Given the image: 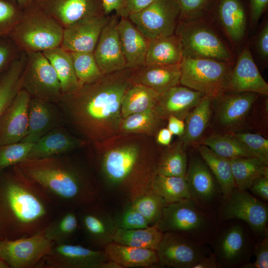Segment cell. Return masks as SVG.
Returning <instances> with one entry per match:
<instances>
[{"label": "cell", "mask_w": 268, "mask_h": 268, "mask_svg": "<svg viewBox=\"0 0 268 268\" xmlns=\"http://www.w3.org/2000/svg\"><path fill=\"white\" fill-rule=\"evenodd\" d=\"M106 188L129 202L150 190L161 150L154 136L117 134L94 144Z\"/></svg>", "instance_id": "6da1fadb"}, {"label": "cell", "mask_w": 268, "mask_h": 268, "mask_svg": "<svg viewBox=\"0 0 268 268\" xmlns=\"http://www.w3.org/2000/svg\"><path fill=\"white\" fill-rule=\"evenodd\" d=\"M132 70L126 68L104 75L63 95L58 104L64 116L88 142L94 144L117 134L122 119V98L132 85Z\"/></svg>", "instance_id": "7a4b0ae2"}, {"label": "cell", "mask_w": 268, "mask_h": 268, "mask_svg": "<svg viewBox=\"0 0 268 268\" xmlns=\"http://www.w3.org/2000/svg\"><path fill=\"white\" fill-rule=\"evenodd\" d=\"M58 206L33 181L12 166L0 171V240L29 237L42 231Z\"/></svg>", "instance_id": "3957f363"}, {"label": "cell", "mask_w": 268, "mask_h": 268, "mask_svg": "<svg viewBox=\"0 0 268 268\" xmlns=\"http://www.w3.org/2000/svg\"><path fill=\"white\" fill-rule=\"evenodd\" d=\"M58 206L75 209L93 203L98 190L91 178L68 159L59 156L27 159L15 165Z\"/></svg>", "instance_id": "277c9868"}, {"label": "cell", "mask_w": 268, "mask_h": 268, "mask_svg": "<svg viewBox=\"0 0 268 268\" xmlns=\"http://www.w3.org/2000/svg\"><path fill=\"white\" fill-rule=\"evenodd\" d=\"M160 231L179 233L203 244H209L218 227L215 214L206 212L190 199L167 203L154 225Z\"/></svg>", "instance_id": "5b68a950"}, {"label": "cell", "mask_w": 268, "mask_h": 268, "mask_svg": "<svg viewBox=\"0 0 268 268\" xmlns=\"http://www.w3.org/2000/svg\"><path fill=\"white\" fill-rule=\"evenodd\" d=\"M64 28L39 9L23 13L8 37L22 52H44L60 47Z\"/></svg>", "instance_id": "8992f818"}, {"label": "cell", "mask_w": 268, "mask_h": 268, "mask_svg": "<svg viewBox=\"0 0 268 268\" xmlns=\"http://www.w3.org/2000/svg\"><path fill=\"white\" fill-rule=\"evenodd\" d=\"M228 62L183 57L180 83L212 100L218 98L226 91L231 70Z\"/></svg>", "instance_id": "52a82bcc"}, {"label": "cell", "mask_w": 268, "mask_h": 268, "mask_svg": "<svg viewBox=\"0 0 268 268\" xmlns=\"http://www.w3.org/2000/svg\"><path fill=\"white\" fill-rule=\"evenodd\" d=\"M209 244L221 268H242L249 262L254 246L248 227L237 219L219 224Z\"/></svg>", "instance_id": "ba28073f"}, {"label": "cell", "mask_w": 268, "mask_h": 268, "mask_svg": "<svg viewBox=\"0 0 268 268\" xmlns=\"http://www.w3.org/2000/svg\"><path fill=\"white\" fill-rule=\"evenodd\" d=\"M216 217L218 224L229 219L240 220L247 224L256 236H268V204L246 190L235 187L229 197L223 200Z\"/></svg>", "instance_id": "9c48e42d"}, {"label": "cell", "mask_w": 268, "mask_h": 268, "mask_svg": "<svg viewBox=\"0 0 268 268\" xmlns=\"http://www.w3.org/2000/svg\"><path fill=\"white\" fill-rule=\"evenodd\" d=\"M21 89L31 97L58 104L63 92L58 75L42 52L26 53Z\"/></svg>", "instance_id": "30bf717a"}, {"label": "cell", "mask_w": 268, "mask_h": 268, "mask_svg": "<svg viewBox=\"0 0 268 268\" xmlns=\"http://www.w3.org/2000/svg\"><path fill=\"white\" fill-rule=\"evenodd\" d=\"M175 34L180 38L183 57L229 61L232 55L223 42L210 29L194 20L180 21Z\"/></svg>", "instance_id": "8fae6325"}, {"label": "cell", "mask_w": 268, "mask_h": 268, "mask_svg": "<svg viewBox=\"0 0 268 268\" xmlns=\"http://www.w3.org/2000/svg\"><path fill=\"white\" fill-rule=\"evenodd\" d=\"M185 178L190 200L202 210L216 215L223 201L221 188L201 157L190 160Z\"/></svg>", "instance_id": "7c38bea8"}, {"label": "cell", "mask_w": 268, "mask_h": 268, "mask_svg": "<svg viewBox=\"0 0 268 268\" xmlns=\"http://www.w3.org/2000/svg\"><path fill=\"white\" fill-rule=\"evenodd\" d=\"M180 9L176 0H155L148 7L128 18L148 40L174 34Z\"/></svg>", "instance_id": "4fadbf2b"}, {"label": "cell", "mask_w": 268, "mask_h": 268, "mask_svg": "<svg viewBox=\"0 0 268 268\" xmlns=\"http://www.w3.org/2000/svg\"><path fill=\"white\" fill-rule=\"evenodd\" d=\"M212 251L179 233L166 232L156 250L160 266L175 268H192Z\"/></svg>", "instance_id": "5bb4252c"}, {"label": "cell", "mask_w": 268, "mask_h": 268, "mask_svg": "<svg viewBox=\"0 0 268 268\" xmlns=\"http://www.w3.org/2000/svg\"><path fill=\"white\" fill-rule=\"evenodd\" d=\"M54 244L43 230L29 237L0 240V256L9 268H36Z\"/></svg>", "instance_id": "9a60e30c"}, {"label": "cell", "mask_w": 268, "mask_h": 268, "mask_svg": "<svg viewBox=\"0 0 268 268\" xmlns=\"http://www.w3.org/2000/svg\"><path fill=\"white\" fill-rule=\"evenodd\" d=\"M107 260L104 250L69 243L54 244L36 268H98Z\"/></svg>", "instance_id": "2e32d148"}, {"label": "cell", "mask_w": 268, "mask_h": 268, "mask_svg": "<svg viewBox=\"0 0 268 268\" xmlns=\"http://www.w3.org/2000/svg\"><path fill=\"white\" fill-rule=\"evenodd\" d=\"M34 2L64 29L81 19L105 14L101 0H35Z\"/></svg>", "instance_id": "e0dca14e"}, {"label": "cell", "mask_w": 268, "mask_h": 268, "mask_svg": "<svg viewBox=\"0 0 268 268\" xmlns=\"http://www.w3.org/2000/svg\"><path fill=\"white\" fill-rule=\"evenodd\" d=\"M110 18L105 14L87 17L64 28L61 47L69 52H93Z\"/></svg>", "instance_id": "ac0fdd59"}, {"label": "cell", "mask_w": 268, "mask_h": 268, "mask_svg": "<svg viewBox=\"0 0 268 268\" xmlns=\"http://www.w3.org/2000/svg\"><path fill=\"white\" fill-rule=\"evenodd\" d=\"M118 16L116 14L110 17L93 51L97 64L104 75L127 68L118 30Z\"/></svg>", "instance_id": "d6986e66"}, {"label": "cell", "mask_w": 268, "mask_h": 268, "mask_svg": "<svg viewBox=\"0 0 268 268\" xmlns=\"http://www.w3.org/2000/svg\"><path fill=\"white\" fill-rule=\"evenodd\" d=\"M77 214L80 229L91 244L104 248L113 242L118 228L114 216L94 203L79 208Z\"/></svg>", "instance_id": "ffe728a7"}, {"label": "cell", "mask_w": 268, "mask_h": 268, "mask_svg": "<svg viewBox=\"0 0 268 268\" xmlns=\"http://www.w3.org/2000/svg\"><path fill=\"white\" fill-rule=\"evenodd\" d=\"M30 95L20 89L0 118V145L21 141L28 130Z\"/></svg>", "instance_id": "44dd1931"}, {"label": "cell", "mask_w": 268, "mask_h": 268, "mask_svg": "<svg viewBox=\"0 0 268 268\" xmlns=\"http://www.w3.org/2000/svg\"><path fill=\"white\" fill-rule=\"evenodd\" d=\"M226 90L268 94V84L260 73L248 45L244 47L234 67L231 70Z\"/></svg>", "instance_id": "7402d4cb"}, {"label": "cell", "mask_w": 268, "mask_h": 268, "mask_svg": "<svg viewBox=\"0 0 268 268\" xmlns=\"http://www.w3.org/2000/svg\"><path fill=\"white\" fill-rule=\"evenodd\" d=\"M203 96L200 92L178 85L160 94L153 110L162 120H167L171 116L184 120Z\"/></svg>", "instance_id": "603a6c76"}, {"label": "cell", "mask_w": 268, "mask_h": 268, "mask_svg": "<svg viewBox=\"0 0 268 268\" xmlns=\"http://www.w3.org/2000/svg\"><path fill=\"white\" fill-rule=\"evenodd\" d=\"M55 104L31 97L27 133L22 142L33 143L51 130L60 126L64 115Z\"/></svg>", "instance_id": "cb8c5ba5"}, {"label": "cell", "mask_w": 268, "mask_h": 268, "mask_svg": "<svg viewBox=\"0 0 268 268\" xmlns=\"http://www.w3.org/2000/svg\"><path fill=\"white\" fill-rule=\"evenodd\" d=\"M88 143L85 139L74 136L59 126L33 143L25 160L59 156L86 146Z\"/></svg>", "instance_id": "d4e9b609"}, {"label": "cell", "mask_w": 268, "mask_h": 268, "mask_svg": "<svg viewBox=\"0 0 268 268\" xmlns=\"http://www.w3.org/2000/svg\"><path fill=\"white\" fill-rule=\"evenodd\" d=\"M180 64L170 65H144L132 70V84H141L156 91L159 95L179 85Z\"/></svg>", "instance_id": "484cf974"}, {"label": "cell", "mask_w": 268, "mask_h": 268, "mask_svg": "<svg viewBox=\"0 0 268 268\" xmlns=\"http://www.w3.org/2000/svg\"><path fill=\"white\" fill-rule=\"evenodd\" d=\"M118 30L126 68L133 69L144 65L149 40L128 17H121Z\"/></svg>", "instance_id": "4316f807"}, {"label": "cell", "mask_w": 268, "mask_h": 268, "mask_svg": "<svg viewBox=\"0 0 268 268\" xmlns=\"http://www.w3.org/2000/svg\"><path fill=\"white\" fill-rule=\"evenodd\" d=\"M233 92L223 97L220 96L222 99L216 110L218 121L226 127L241 123L260 95L250 92Z\"/></svg>", "instance_id": "83f0119b"}, {"label": "cell", "mask_w": 268, "mask_h": 268, "mask_svg": "<svg viewBox=\"0 0 268 268\" xmlns=\"http://www.w3.org/2000/svg\"><path fill=\"white\" fill-rule=\"evenodd\" d=\"M103 250L107 260L118 263L124 268H146L160 265L156 250L128 246L115 242L107 245Z\"/></svg>", "instance_id": "f1b7e54d"}, {"label": "cell", "mask_w": 268, "mask_h": 268, "mask_svg": "<svg viewBox=\"0 0 268 268\" xmlns=\"http://www.w3.org/2000/svg\"><path fill=\"white\" fill-rule=\"evenodd\" d=\"M183 58L181 40L176 34H172L149 40L144 65L178 64Z\"/></svg>", "instance_id": "f546056e"}, {"label": "cell", "mask_w": 268, "mask_h": 268, "mask_svg": "<svg viewBox=\"0 0 268 268\" xmlns=\"http://www.w3.org/2000/svg\"><path fill=\"white\" fill-rule=\"evenodd\" d=\"M196 148L218 182L223 200L228 198L236 187L229 159L221 156L207 146L198 143Z\"/></svg>", "instance_id": "4dcf8cb0"}, {"label": "cell", "mask_w": 268, "mask_h": 268, "mask_svg": "<svg viewBox=\"0 0 268 268\" xmlns=\"http://www.w3.org/2000/svg\"><path fill=\"white\" fill-rule=\"evenodd\" d=\"M212 100L204 95L185 119V132L180 140L185 149L187 146L199 140L206 129L211 115Z\"/></svg>", "instance_id": "1f68e13d"}, {"label": "cell", "mask_w": 268, "mask_h": 268, "mask_svg": "<svg viewBox=\"0 0 268 268\" xmlns=\"http://www.w3.org/2000/svg\"><path fill=\"white\" fill-rule=\"evenodd\" d=\"M42 53L58 75L63 95L73 92L80 87L69 52L60 46Z\"/></svg>", "instance_id": "d6a6232c"}, {"label": "cell", "mask_w": 268, "mask_h": 268, "mask_svg": "<svg viewBox=\"0 0 268 268\" xmlns=\"http://www.w3.org/2000/svg\"><path fill=\"white\" fill-rule=\"evenodd\" d=\"M221 23L228 36L234 41L241 40L246 26V17L239 0H221L218 8Z\"/></svg>", "instance_id": "836d02e7"}, {"label": "cell", "mask_w": 268, "mask_h": 268, "mask_svg": "<svg viewBox=\"0 0 268 268\" xmlns=\"http://www.w3.org/2000/svg\"><path fill=\"white\" fill-rule=\"evenodd\" d=\"M26 61L22 52L0 78V118L21 89V79Z\"/></svg>", "instance_id": "e575fe53"}, {"label": "cell", "mask_w": 268, "mask_h": 268, "mask_svg": "<svg viewBox=\"0 0 268 268\" xmlns=\"http://www.w3.org/2000/svg\"><path fill=\"white\" fill-rule=\"evenodd\" d=\"M236 187L249 190L258 178L268 175V165L255 157L229 159Z\"/></svg>", "instance_id": "d590c367"}, {"label": "cell", "mask_w": 268, "mask_h": 268, "mask_svg": "<svg viewBox=\"0 0 268 268\" xmlns=\"http://www.w3.org/2000/svg\"><path fill=\"white\" fill-rule=\"evenodd\" d=\"M159 94L154 90L141 84H132L122 98V118L130 115L153 109Z\"/></svg>", "instance_id": "8d00e7d4"}, {"label": "cell", "mask_w": 268, "mask_h": 268, "mask_svg": "<svg viewBox=\"0 0 268 268\" xmlns=\"http://www.w3.org/2000/svg\"><path fill=\"white\" fill-rule=\"evenodd\" d=\"M80 229L77 212L67 209L56 215L43 229L45 236L55 244L69 243Z\"/></svg>", "instance_id": "74e56055"}, {"label": "cell", "mask_w": 268, "mask_h": 268, "mask_svg": "<svg viewBox=\"0 0 268 268\" xmlns=\"http://www.w3.org/2000/svg\"><path fill=\"white\" fill-rule=\"evenodd\" d=\"M164 233L155 225L134 229L117 228L113 242L120 244L156 250Z\"/></svg>", "instance_id": "f35d334b"}, {"label": "cell", "mask_w": 268, "mask_h": 268, "mask_svg": "<svg viewBox=\"0 0 268 268\" xmlns=\"http://www.w3.org/2000/svg\"><path fill=\"white\" fill-rule=\"evenodd\" d=\"M187 167L185 148L180 140L161 150L157 174L185 178Z\"/></svg>", "instance_id": "ab89813d"}, {"label": "cell", "mask_w": 268, "mask_h": 268, "mask_svg": "<svg viewBox=\"0 0 268 268\" xmlns=\"http://www.w3.org/2000/svg\"><path fill=\"white\" fill-rule=\"evenodd\" d=\"M164 121L153 109L133 114L122 118L117 134H142L155 136Z\"/></svg>", "instance_id": "60d3db41"}, {"label": "cell", "mask_w": 268, "mask_h": 268, "mask_svg": "<svg viewBox=\"0 0 268 268\" xmlns=\"http://www.w3.org/2000/svg\"><path fill=\"white\" fill-rule=\"evenodd\" d=\"M150 190L162 197L166 203L190 199L186 180L181 177L156 174Z\"/></svg>", "instance_id": "b9f144b4"}, {"label": "cell", "mask_w": 268, "mask_h": 268, "mask_svg": "<svg viewBox=\"0 0 268 268\" xmlns=\"http://www.w3.org/2000/svg\"><path fill=\"white\" fill-rule=\"evenodd\" d=\"M199 143L207 146L216 154L228 159L254 157L234 135L214 134L204 138Z\"/></svg>", "instance_id": "7bdbcfd3"}, {"label": "cell", "mask_w": 268, "mask_h": 268, "mask_svg": "<svg viewBox=\"0 0 268 268\" xmlns=\"http://www.w3.org/2000/svg\"><path fill=\"white\" fill-rule=\"evenodd\" d=\"M74 72L80 86L93 83L104 74L93 52H70Z\"/></svg>", "instance_id": "ee69618b"}, {"label": "cell", "mask_w": 268, "mask_h": 268, "mask_svg": "<svg viewBox=\"0 0 268 268\" xmlns=\"http://www.w3.org/2000/svg\"><path fill=\"white\" fill-rule=\"evenodd\" d=\"M129 203L144 216L150 226L157 223L167 204L162 197L150 190Z\"/></svg>", "instance_id": "f6af8a7d"}, {"label": "cell", "mask_w": 268, "mask_h": 268, "mask_svg": "<svg viewBox=\"0 0 268 268\" xmlns=\"http://www.w3.org/2000/svg\"><path fill=\"white\" fill-rule=\"evenodd\" d=\"M33 144L20 141L0 145V171L25 160Z\"/></svg>", "instance_id": "bcb514c9"}, {"label": "cell", "mask_w": 268, "mask_h": 268, "mask_svg": "<svg viewBox=\"0 0 268 268\" xmlns=\"http://www.w3.org/2000/svg\"><path fill=\"white\" fill-rule=\"evenodd\" d=\"M23 13L16 1L0 0V39L8 37Z\"/></svg>", "instance_id": "7dc6e473"}, {"label": "cell", "mask_w": 268, "mask_h": 268, "mask_svg": "<svg viewBox=\"0 0 268 268\" xmlns=\"http://www.w3.org/2000/svg\"><path fill=\"white\" fill-rule=\"evenodd\" d=\"M251 152L254 156L268 165V140L263 136L249 133L234 134Z\"/></svg>", "instance_id": "c3c4849f"}, {"label": "cell", "mask_w": 268, "mask_h": 268, "mask_svg": "<svg viewBox=\"0 0 268 268\" xmlns=\"http://www.w3.org/2000/svg\"><path fill=\"white\" fill-rule=\"evenodd\" d=\"M114 218L118 228L134 229L150 226L144 216L130 203Z\"/></svg>", "instance_id": "681fc988"}, {"label": "cell", "mask_w": 268, "mask_h": 268, "mask_svg": "<svg viewBox=\"0 0 268 268\" xmlns=\"http://www.w3.org/2000/svg\"><path fill=\"white\" fill-rule=\"evenodd\" d=\"M181 21L194 20L202 12L210 0H176Z\"/></svg>", "instance_id": "f907efd6"}, {"label": "cell", "mask_w": 268, "mask_h": 268, "mask_svg": "<svg viewBox=\"0 0 268 268\" xmlns=\"http://www.w3.org/2000/svg\"><path fill=\"white\" fill-rule=\"evenodd\" d=\"M256 256L254 263L248 262L242 268H268V236L259 237L254 244L253 252Z\"/></svg>", "instance_id": "816d5d0a"}, {"label": "cell", "mask_w": 268, "mask_h": 268, "mask_svg": "<svg viewBox=\"0 0 268 268\" xmlns=\"http://www.w3.org/2000/svg\"><path fill=\"white\" fill-rule=\"evenodd\" d=\"M18 51L9 37L0 39V78L18 56Z\"/></svg>", "instance_id": "f5cc1de1"}, {"label": "cell", "mask_w": 268, "mask_h": 268, "mask_svg": "<svg viewBox=\"0 0 268 268\" xmlns=\"http://www.w3.org/2000/svg\"><path fill=\"white\" fill-rule=\"evenodd\" d=\"M101 1L106 15L115 11L116 14L120 17H128L126 10L127 0H101Z\"/></svg>", "instance_id": "db71d44e"}, {"label": "cell", "mask_w": 268, "mask_h": 268, "mask_svg": "<svg viewBox=\"0 0 268 268\" xmlns=\"http://www.w3.org/2000/svg\"><path fill=\"white\" fill-rule=\"evenodd\" d=\"M253 194L264 201L268 200V175L257 178L252 184L249 189Z\"/></svg>", "instance_id": "11a10c76"}, {"label": "cell", "mask_w": 268, "mask_h": 268, "mask_svg": "<svg viewBox=\"0 0 268 268\" xmlns=\"http://www.w3.org/2000/svg\"><path fill=\"white\" fill-rule=\"evenodd\" d=\"M155 0H127L126 10L128 16L138 13L148 7Z\"/></svg>", "instance_id": "9f6ffc18"}, {"label": "cell", "mask_w": 268, "mask_h": 268, "mask_svg": "<svg viewBox=\"0 0 268 268\" xmlns=\"http://www.w3.org/2000/svg\"><path fill=\"white\" fill-rule=\"evenodd\" d=\"M167 129L173 135L181 137L185 132V123L184 121L176 117L171 116L167 120Z\"/></svg>", "instance_id": "6f0895ef"}, {"label": "cell", "mask_w": 268, "mask_h": 268, "mask_svg": "<svg viewBox=\"0 0 268 268\" xmlns=\"http://www.w3.org/2000/svg\"><path fill=\"white\" fill-rule=\"evenodd\" d=\"M252 19L256 23L268 5V0H250Z\"/></svg>", "instance_id": "680465c9"}, {"label": "cell", "mask_w": 268, "mask_h": 268, "mask_svg": "<svg viewBox=\"0 0 268 268\" xmlns=\"http://www.w3.org/2000/svg\"><path fill=\"white\" fill-rule=\"evenodd\" d=\"M259 53L264 58L268 57V25L266 23L260 32L257 42Z\"/></svg>", "instance_id": "91938a15"}, {"label": "cell", "mask_w": 268, "mask_h": 268, "mask_svg": "<svg viewBox=\"0 0 268 268\" xmlns=\"http://www.w3.org/2000/svg\"><path fill=\"white\" fill-rule=\"evenodd\" d=\"M192 268H221V267L215 255L211 252L195 264Z\"/></svg>", "instance_id": "94428289"}, {"label": "cell", "mask_w": 268, "mask_h": 268, "mask_svg": "<svg viewBox=\"0 0 268 268\" xmlns=\"http://www.w3.org/2000/svg\"><path fill=\"white\" fill-rule=\"evenodd\" d=\"M173 134L167 128H161L157 132L154 138L159 145L168 146L171 144Z\"/></svg>", "instance_id": "6125c7cd"}, {"label": "cell", "mask_w": 268, "mask_h": 268, "mask_svg": "<svg viewBox=\"0 0 268 268\" xmlns=\"http://www.w3.org/2000/svg\"><path fill=\"white\" fill-rule=\"evenodd\" d=\"M98 268H124L123 266L118 263L107 260L102 263L99 266Z\"/></svg>", "instance_id": "be15d7a7"}, {"label": "cell", "mask_w": 268, "mask_h": 268, "mask_svg": "<svg viewBox=\"0 0 268 268\" xmlns=\"http://www.w3.org/2000/svg\"><path fill=\"white\" fill-rule=\"evenodd\" d=\"M18 3V4L25 5L34 2L35 0H12Z\"/></svg>", "instance_id": "e7e4bbea"}, {"label": "cell", "mask_w": 268, "mask_h": 268, "mask_svg": "<svg viewBox=\"0 0 268 268\" xmlns=\"http://www.w3.org/2000/svg\"><path fill=\"white\" fill-rule=\"evenodd\" d=\"M0 268H10L6 262L0 256Z\"/></svg>", "instance_id": "03108f58"}]
</instances>
